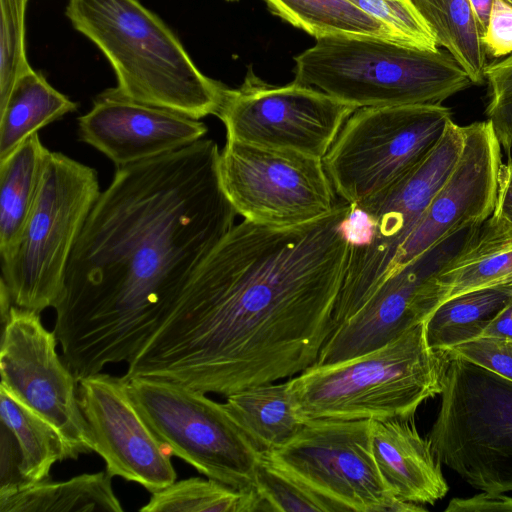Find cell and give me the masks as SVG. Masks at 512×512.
<instances>
[{
	"label": "cell",
	"mask_w": 512,
	"mask_h": 512,
	"mask_svg": "<svg viewBox=\"0 0 512 512\" xmlns=\"http://www.w3.org/2000/svg\"><path fill=\"white\" fill-rule=\"evenodd\" d=\"M220 150L201 139L116 169L72 251L53 332L77 382L129 362L235 225Z\"/></svg>",
	"instance_id": "obj_2"
},
{
	"label": "cell",
	"mask_w": 512,
	"mask_h": 512,
	"mask_svg": "<svg viewBox=\"0 0 512 512\" xmlns=\"http://www.w3.org/2000/svg\"><path fill=\"white\" fill-rule=\"evenodd\" d=\"M481 336L512 339V299L491 321Z\"/></svg>",
	"instance_id": "obj_37"
},
{
	"label": "cell",
	"mask_w": 512,
	"mask_h": 512,
	"mask_svg": "<svg viewBox=\"0 0 512 512\" xmlns=\"http://www.w3.org/2000/svg\"><path fill=\"white\" fill-rule=\"evenodd\" d=\"M254 488L266 511L334 512L327 501L272 465L263 455L256 468Z\"/></svg>",
	"instance_id": "obj_30"
},
{
	"label": "cell",
	"mask_w": 512,
	"mask_h": 512,
	"mask_svg": "<svg viewBox=\"0 0 512 512\" xmlns=\"http://www.w3.org/2000/svg\"><path fill=\"white\" fill-rule=\"evenodd\" d=\"M352 212L343 201L301 225L235 224L192 273L123 376L226 397L314 365L332 332Z\"/></svg>",
	"instance_id": "obj_1"
},
{
	"label": "cell",
	"mask_w": 512,
	"mask_h": 512,
	"mask_svg": "<svg viewBox=\"0 0 512 512\" xmlns=\"http://www.w3.org/2000/svg\"><path fill=\"white\" fill-rule=\"evenodd\" d=\"M512 299V285L474 289L442 302L425 321L428 344L445 351L482 335Z\"/></svg>",
	"instance_id": "obj_25"
},
{
	"label": "cell",
	"mask_w": 512,
	"mask_h": 512,
	"mask_svg": "<svg viewBox=\"0 0 512 512\" xmlns=\"http://www.w3.org/2000/svg\"><path fill=\"white\" fill-rule=\"evenodd\" d=\"M494 1L495 0H469V3L471 5L475 18L479 24V27L483 35L489 23Z\"/></svg>",
	"instance_id": "obj_38"
},
{
	"label": "cell",
	"mask_w": 512,
	"mask_h": 512,
	"mask_svg": "<svg viewBox=\"0 0 512 512\" xmlns=\"http://www.w3.org/2000/svg\"><path fill=\"white\" fill-rule=\"evenodd\" d=\"M446 356L441 401L427 435L432 449L474 488L511 492L512 382Z\"/></svg>",
	"instance_id": "obj_7"
},
{
	"label": "cell",
	"mask_w": 512,
	"mask_h": 512,
	"mask_svg": "<svg viewBox=\"0 0 512 512\" xmlns=\"http://www.w3.org/2000/svg\"><path fill=\"white\" fill-rule=\"evenodd\" d=\"M512 382V339L479 336L445 350Z\"/></svg>",
	"instance_id": "obj_33"
},
{
	"label": "cell",
	"mask_w": 512,
	"mask_h": 512,
	"mask_svg": "<svg viewBox=\"0 0 512 512\" xmlns=\"http://www.w3.org/2000/svg\"><path fill=\"white\" fill-rule=\"evenodd\" d=\"M228 1H235V0H228Z\"/></svg>",
	"instance_id": "obj_41"
},
{
	"label": "cell",
	"mask_w": 512,
	"mask_h": 512,
	"mask_svg": "<svg viewBox=\"0 0 512 512\" xmlns=\"http://www.w3.org/2000/svg\"><path fill=\"white\" fill-rule=\"evenodd\" d=\"M451 120L442 104L356 109L322 159L336 195L355 206L394 185L429 156Z\"/></svg>",
	"instance_id": "obj_8"
},
{
	"label": "cell",
	"mask_w": 512,
	"mask_h": 512,
	"mask_svg": "<svg viewBox=\"0 0 512 512\" xmlns=\"http://www.w3.org/2000/svg\"><path fill=\"white\" fill-rule=\"evenodd\" d=\"M482 43L486 54L492 57L512 53V6L504 0L494 1Z\"/></svg>",
	"instance_id": "obj_34"
},
{
	"label": "cell",
	"mask_w": 512,
	"mask_h": 512,
	"mask_svg": "<svg viewBox=\"0 0 512 512\" xmlns=\"http://www.w3.org/2000/svg\"><path fill=\"white\" fill-rule=\"evenodd\" d=\"M76 110V102L30 66L18 76L0 107V161L41 128Z\"/></svg>",
	"instance_id": "obj_21"
},
{
	"label": "cell",
	"mask_w": 512,
	"mask_h": 512,
	"mask_svg": "<svg viewBox=\"0 0 512 512\" xmlns=\"http://www.w3.org/2000/svg\"><path fill=\"white\" fill-rule=\"evenodd\" d=\"M445 512H512V497L504 493L481 490L470 497L452 498Z\"/></svg>",
	"instance_id": "obj_35"
},
{
	"label": "cell",
	"mask_w": 512,
	"mask_h": 512,
	"mask_svg": "<svg viewBox=\"0 0 512 512\" xmlns=\"http://www.w3.org/2000/svg\"><path fill=\"white\" fill-rule=\"evenodd\" d=\"M128 391L147 425L172 455L207 478L239 490L255 489L262 454L223 403L204 392L155 378L129 379Z\"/></svg>",
	"instance_id": "obj_9"
},
{
	"label": "cell",
	"mask_w": 512,
	"mask_h": 512,
	"mask_svg": "<svg viewBox=\"0 0 512 512\" xmlns=\"http://www.w3.org/2000/svg\"><path fill=\"white\" fill-rule=\"evenodd\" d=\"M509 158H512V153H511V156Z\"/></svg>",
	"instance_id": "obj_40"
},
{
	"label": "cell",
	"mask_w": 512,
	"mask_h": 512,
	"mask_svg": "<svg viewBox=\"0 0 512 512\" xmlns=\"http://www.w3.org/2000/svg\"><path fill=\"white\" fill-rule=\"evenodd\" d=\"M378 21L394 43L437 50L438 44L428 24L411 0H347Z\"/></svg>",
	"instance_id": "obj_29"
},
{
	"label": "cell",
	"mask_w": 512,
	"mask_h": 512,
	"mask_svg": "<svg viewBox=\"0 0 512 512\" xmlns=\"http://www.w3.org/2000/svg\"><path fill=\"white\" fill-rule=\"evenodd\" d=\"M0 419L1 428L12 438L19 456L20 489L48 479L52 466L66 459L58 432L3 387Z\"/></svg>",
	"instance_id": "obj_24"
},
{
	"label": "cell",
	"mask_w": 512,
	"mask_h": 512,
	"mask_svg": "<svg viewBox=\"0 0 512 512\" xmlns=\"http://www.w3.org/2000/svg\"><path fill=\"white\" fill-rule=\"evenodd\" d=\"M478 226L452 235L387 278L354 315L331 332L315 364H331L364 354L426 321L439 305L435 276Z\"/></svg>",
	"instance_id": "obj_14"
},
{
	"label": "cell",
	"mask_w": 512,
	"mask_h": 512,
	"mask_svg": "<svg viewBox=\"0 0 512 512\" xmlns=\"http://www.w3.org/2000/svg\"><path fill=\"white\" fill-rule=\"evenodd\" d=\"M504 1L512 6V0H504Z\"/></svg>",
	"instance_id": "obj_39"
},
{
	"label": "cell",
	"mask_w": 512,
	"mask_h": 512,
	"mask_svg": "<svg viewBox=\"0 0 512 512\" xmlns=\"http://www.w3.org/2000/svg\"><path fill=\"white\" fill-rule=\"evenodd\" d=\"M294 81L355 106L442 104L473 84L443 49L369 37L331 36L296 57Z\"/></svg>",
	"instance_id": "obj_5"
},
{
	"label": "cell",
	"mask_w": 512,
	"mask_h": 512,
	"mask_svg": "<svg viewBox=\"0 0 512 512\" xmlns=\"http://www.w3.org/2000/svg\"><path fill=\"white\" fill-rule=\"evenodd\" d=\"M27 3L28 0H0V107L18 76L31 66L25 44Z\"/></svg>",
	"instance_id": "obj_31"
},
{
	"label": "cell",
	"mask_w": 512,
	"mask_h": 512,
	"mask_svg": "<svg viewBox=\"0 0 512 512\" xmlns=\"http://www.w3.org/2000/svg\"><path fill=\"white\" fill-rule=\"evenodd\" d=\"M371 445L381 476L395 498L433 505L447 494L442 464L429 439L418 432L414 418L371 420Z\"/></svg>",
	"instance_id": "obj_18"
},
{
	"label": "cell",
	"mask_w": 512,
	"mask_h": 512,
	"mask_svg": "<svg viewBox=\"0 0 512 512\" xmlns=\"http://www.w3.org/2000/svg\"><path fill=\"white\" fill-rule=\"evenodd\" d=\"M262 455L334 511H427L389 491L373 455L371 420H307L290 442Z\"/></svg>",
	"instance_id": "obj_10"
},
{
	"label": "cell",
	"mask_w": 512,
	"mask_h": 512,
	"mask_svg": "<svg viewBox=\"0 0 512 512\" xmlns=\"http://www.w3.org/2000/svg\"><path fill=\"white\" fill-rule=\"evenodd\" d=\"M100 194L94 168L49 152L24 229L1 259V287L13 305L39 313L55 306L72 251Z\"/></svg>",
	"instance_id": "obj_6"
},
{
	"label": "cell",
	"mask_w": 512,
	"mask_h": 512,
	"mask_svg": "<svg viewBox=\"0 0 512 512\" xmlns=\"http://www.w3.org/2000/svg\"><path fill=\"white\" fill-rule=\"evenodd\" d=\"M141 512L266 511L256 489L239 490L213 479L191 477L152 493Z\"/></svg>",
	"instance_id": "obj_28"
},
{
	"label": "cell",
	"mask_w": 512,
	"mask_h": 512,
	"mask_svg": "<svg viewBox=\"0 0 512 512\" xmlns=\"http://www.w3.org/2000/svg\"><path fill=\"white\" fill-rule=\"evenodd\" d=\"M356 109L295 81L268 84L249 67L238 88H226L216 116L226 139L323 159Z\"/></svg>",
	"instance_id": "obj_12"
},
{
	"label": "cell",
	"mask_w": 512,
	"mask_h": 512,
	"mask_svg": "<svg viewBox=\"0 0 512 512\" xmlns=\"http://www.w3.org/2000/svg\"><path fill=\"white\" fill-rule=\"evenodd\" d=\"M463 129L459 158L397 251L389 277L422 253L466 228L481 225L492 215L503 164L501 145L488 120Z\"/></svg>",
	"instance_id": "obj_16"
},
{
	"label": "cell",
	"mask_w": 512,
	"mask_h": 512,
	"mask_svg": "<svg viewBox=\"0 0 512 512\" xmlns=\"http://www.w3.org/2000/svg\"><path fill=\"white\" fill-rule=\"evenodd\" d=\"M263 1L273 14L316 39L349 36L393 42L382 24L347 0Z\"/></svg>",
	"instance_id": "obj_27"
},
{
	"label": "cell",
	"mask_w": 512,
	"mask_h": 512,
	"mask_svg": "<svg viewBox=\"0 0 512 512\" xmlns=\"http://www.w3.org/2000/svg\"><path fill=\"white\" fill-rule=\"evenodd\" d=\"M218 171L237 215L254 223L301 225L338 204L320 158L226 139Z\"/></svg>",
	"instance_id": "obj_11"
},
{
	"label": "cell",
	"mask_w": 512,
	"mask_h": 512,
	"mask_svg": "<svg viewBox=\"0 0 512 512\" xmlns=\"http://www.w3.org/2000/svg\"><path fill=\"white\" fill-rule=\"evenodd\" d=\"M494 215L512 223V158L500 168Z\"/></svg>",
	"instance_id": "obj_36"
},
{
	"label": "cell",
	"mask_w": 512,
	"mask_h": 512,
	"mask_svg": "<svg viewBox=\"0 0 512 512\" xmlns=\"http://www.w3.org/2000/svg\"><path fill=\"white\" fill-rule=\"evenodd\" d=\"M446 359L428 344L424 321L364 354L314 364L288 384L304 421L409 420L441 394Z\"/></svg>",
	"instance_id": "obj_4"
},
{
	"label": "cell",
	"mask_w": 512,
	"mask_h": 512,
	"mask_svg": "<svg viewBox=\"0 0 512 512\" xmlns=\"http://www.w3.org/2000/svg\"><path fill=\"white\" fill-rule=\"evenodd\" d=\"M499 285H512V223L492 214L438 272L435 286L440 305L456 295Z\"/></svg>",
	"instance_id": "obj_19"
},
{
	"label": "cell",
	"mask_w": 512,
	"mask_h": 512,
	"mask_svg": "<svg viewBox=\"0 0 512 512\" xmlns=\"http://www.w3.org/2000/svg\"><path fill=\"white\" fill-rule=\"evenodd\" d=\"M223 406L261 454L286 445L305 423L296 412L288 381L245 388L226 396Z\"/></svg>",
	"instance_id": "obj_20"
},
{
	"label": "cell",
	"mask_w": 512,
	"mask_h": 512,
	"mask_svg": "<svg viewBox=\"0 0 512 512\" xmlns=\"http://www.w3.org/2000/svg\"><path fill=\"white\" fill-rule=\"evenodd\" d=\"M105 470L65 481L49 478L0 497V512H122Z\"/></svg>",
	"instance_id": "obj_23"
},
{
	"label": "cell",
	"mask_w": 512,
	"mask_h": 512,
	"mask_svg": "<svg viewBox=\"0 0 512 512\" xmlns=\"http://www.w3.org/2000/svg\"><path fill=\"white\" fill-rule=\"evenodd\" d=\"M484 77L489 85L486 117L501 148L512 153V53L499 62L487 64Z\"/></svg>",
	"instance_id": "obj_32"
},
{
	"label": "cell",
	"mask_w": 512,
	"mask_h": 512,
	"mask_svg": "<svg viewBox=\"0 0 512 512\" xmlns=\"http://www.w3.org/2000/svg\"><path fill=\"white\" fill-rule=\"evenodd\" d=\"M78 398L94 452L112 477L138 483L151 493L176 481L172 454L139 413L124 376L99 372L82 378Z\"/></svg>",
	"instance_id": "obj_15"
},
{
	"label": "cell",
	"mask_w": 512,
	"mask_h": 512,
	"mask_svg": "<svg viewBox=\"0 0 512 512\" xmlns=\"http://www.w3.org/2000/svg\"><path fill=\"white\" fill-rule=\"evenodd\" d=\"M207 131L200 120L134 101L115 87L98 94L78 118L80 140L117 168L177 151L203 139Z\"/></svg>",
	"instance_id": "obj_17"
},
{
	"label": "cell",
	"mask_w": 512,
	"mask_h": 512,
	"mask_svg": "<svg viewBox=\"0 0 512 512\" xmlns=\"http://www.w3.org/2000/svg\"><path fill=\"white\" fill-rule=\"evenodd\" d=\"M65 15L108 59L123 96L197 120L217 114L227 87L140 0H68Z\"/></svg>",
	"instance_id": "obj_3"
},
{
	"label": "cell",
	"mask_w": 512,
	"mask_h": 512,
	"mask_svg": "<svg viewBox=\"0 0 512 512\" xmlns=\"http://www.w3.org/2000/svg\"><path fill=\"white\" fill-rule=\"evenodd\" d=\"M49 150L34 134L0 161V257L15 247L35 202Z\"/></svg>",
	"instance_id": "obj_22"
},
{
	"label": "cell",
	"mask_w": 512,
	"mask_h": 512,
	"mask_svg": "<svg viewBox=\"0 0 512 512\" xmlns=\"http://www.w3.org/2000/svg\"><path fill=\"white\" fill-rule=\"evenodd\" d=\"M57 343L39 312L12 305L2 320L0 387L58 432L66 459H77L93 452L94 444L80 407L78 382L60 359Z\"/></svg>",
	"instance_id": "obj_13"
},
{
	"label": "cell",
	"mask_w": 512,
	"mask_h": 512,
	"mask_svg": "<svg viewBox=\"0 0 512 512\" xmlns=\"http://www.w3.org/2000/svg\"><path fill=\"white\" fill-rule=\"evenodd\" d=\"M424 18L438 46L461 65L473 84H482L486 51L482 32L469 0H411Z\"/></svg>",
	"instance_id": "obj_26"
}]
</instances>
